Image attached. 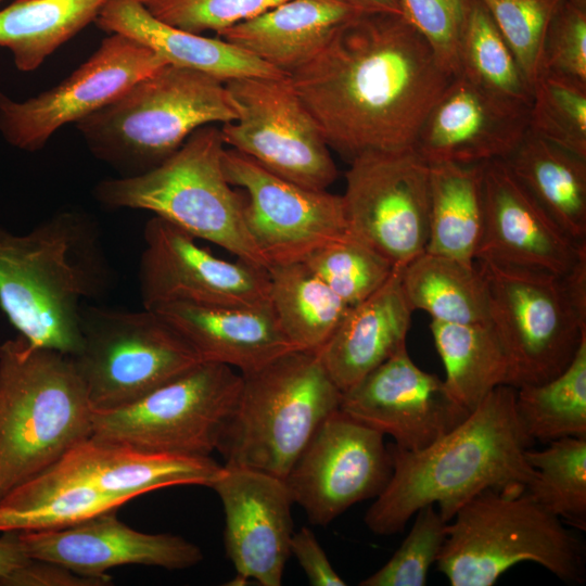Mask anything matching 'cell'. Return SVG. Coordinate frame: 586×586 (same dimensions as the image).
<instances>
[{"mask_svg": "<svg viewBox=\"0 0 586 586\" xmlns=\"http://www.w3.org/2000/svg\"><path fill=\"white\" fill-rule=\"evenodd\" d=\"M237 117L225 81L165 64L76 127L95 158L133 177L161 165L198 128Z\"/></svg>", "mask_w": 586, "mask_h": 586, "instance_id": "5b68a950", "label": "cell"}, {"mask_svg": "<svg viewBox=\"0 0 586 586\" xmlns=\"http://www.w3.org/2000/svg\"><path fill=\"white\" fill-rule=\"evenodd\" d=\"M153 310L190 343L202 361L224 364L241 374L295 349L270 301L250 306L170 303Z\"/></svg>", "mask_w": 586, "mask_h": 586, "instance_id": "603a6c76", "label": "cell"}, {"mask_svg": "<svg viewBox=\"0 0 586 586\" xmlns=\"http://www.w3.org/2000/svg\"><path fill=\"white\" fill-rule=\"evenodd\" d=\"M534 477L526 493L563 523L586 530V437H562L525 450Z\"/></svg>", "mask_w": 586, "mask_h": 586, "instance_id": "d590c367", "label": "cell"}, {"mask_svg": "<svg viewBox=\"0 0 586 586\" xmlns=\"http://www.w3.org/2000/svg\"><path fill=\"white\" fill-rule=\"evenodd\" d=\"M505 161L558 226L586 244V160L527 131Z\"/></svg>", "mask_w": 586, "mask_h": 586, "instance_id": "f1b7e54d", "label": "cell"}, {"mask_svg": "<svg viewBox=\"0 0 586 586\" xmlns=\"http://www.w3.org/2000/svg\"><path fill=\"white\" fill-rule=\"evenodd\" d=\"M528 111L457 75L422 123L413 150L429 165L506 160L528 131Z\"/></svg>", "mask_w": 586, "mask_h": 586, "instance_id": "44dd1931", "label": "cell"}, {"mask_svg": "<svg viewBox=\"0 0 586 586\" xmlns=\"http://www.w3.org/2000/svg\"><path fill=\"white\" fill-rule=\"evenodd\" d=\"M341 399L318 352L290 351L242 374L238 405L217 450L225 466L284 480Z\"/></svg>", "mask_w": 586, "mask_h": 586, "instance_id": "ba28073f", "label": "cell"}, {"mask_svg": "<svg viewBox=\"0 0 586 586\" xmlns=\"http://www.w3.org/2000/svg\"><path fill=\"white\" fill-rule=\"evenodd\" d=\"M293 555L308 582L314 586H345L346 582L332 568L326 552L308 527L294 532L290 542Z\"/></svg>", "mask_w": 586, "mask_h": 586, "instance_id": "bcb514c9", "label": "cell"}, {"mask_svg": "<svg viewBox=\"0 0 586 586\" xmlns=\"http://www.w3.org/2000/svg\"><path fill=\"white\" fill-rule=\"evenodd\" d=\"M362 13L400 14L397 0H343ZM402 15V14H400Z\"/></svg>", "mask_w": 586, "mask_h": 586, "instance_id": "c3c4849f", "label": "cell"}, {"mask_svg": "<svg viewBox=\"0 0 586 586\" xmlns=\"http://www.w3.org/2000/svg\"><path fill=\"white\" fill-rule=\"evenodd\" d=\"M412 309L400 284V268L365 301L348 308L318 352L342 393L407 346Z\"/></svg>", "mask_w": 586, "mask_h": 586, "instance_id": "d4e9b609", "label": "cell"}, {"mask_svg": "<svg viewBox=\"0 0 586 586\" xmlns=\"http://www.w3.org/2000/svg\"><path fill=\"white\" fill-rule=\"evenodd\" d=\"M383 437L340 409L319 425L284 479L311 524L326 525L383 491L392 473Z\"/></svg>", "mask_w": 586, "mask_h": 586, "instance_id": "2e32d148", "label": "cell"}, {"mask_svg": "<svg viewBox=\"0 0 586 586\" xmlns=\"http://www.w3.org/2000/svg\"><path fill=\"white\" fill-rule=\"evenodd\" d=\"M130 499L51 467L0 499V532L64 528L116 510Z\"/></svg>", "mask_w": 586, "mask_h": 586, "instance_id": "83f0119b", "label": "cell"}, {"mask_svg": "<svg viewBox=\"0 0 586 586\" xmlns=\"http://www.w3.org/2000/svg\"><path fill=\"white\" fill-rule=\"evenodd\" d=\"M543 74L586 86V10L568 0L560 1L549 22L543 49Z\"/></svg>", "mask_w": 586, "mask_h": 586, "instance_id": "ee69618b", "label": "cell"}, {"mask_svg": "<svg viewBox=\"0 0 586 586\" xmlns=\"http://www.w3.org/2000/svg\"><path fill=\"white\" fill-rule=\"evenodd\" d=\"M81 345L69 356L94 410L127 406L202 362L157 311L84 306Z\"/></svg>", "mask_w": 586, "mask_h": 586, "instance_id": "30bf717a", "label": "cell"}, {"mask_svg": "<svg viewBox=\"0 0 586 586\" xmlns=\"http://www.w3.org/2000/svg\"><path fill=\"white\" fill-rule=\"evenodd\" d=\"M568 1L583 10H586V0H568Z\"/></svg>", "mask_w": 586, "mask_h": 586, "instance_id": "681fc988", "label": "cell"}, {"mask_svg": "<svg viewBox=\"0 0 586 586\" xmlns=\"http://www.w3.org/2000/svg\"><path fill=\"white\" fill-rule=\"evenodd\" d=\"M97 224L63 211L30 231L0 228V306L30 344L74 356L84 302L109 284Z\"/></svg>", "mask_w": 586, "mask_h": 586, "instance_id": "3957f363", "label": "cell"}, {"mask_svg": "<svg viewBox=\"0 0 586 586\" xmlns=\"http://www.w3.org/2000/svg\"><path fill=\"white\" fill-rule=\"evenodd\" d=\"M512 51L532 92L542 76L545 37L561 0H480Z\"/></svg>", "mask_w": 586, "mask_h": 586, "instance_id": "ab89813d", "label": "cell"}, {"mask_svg": "<svg viewBox=\"0 0 586 586\" xmlns=\"http://www.w3.org/2000/svg\"><path fill=\"white\" fill-rule=\"evenodd\" d=\"M143 239L139 288L144 308L170 303L250 306L269 301L265 268L219 258L158 216L146 221Z\"/></svg>", "mask_w": 586, "mask_h": 586, "instance_id": "e0dca14e", "label": "cell"}, {"mask_svg": "<svg viewBox=\"0 0 586 586\" xmlns=\"http://www.w3.org/2000/svg\"><path fill=\"white\" fill-rule=\"evenodd\" d=\"M532 443L517 415L515 388L500 385L429 446L410 451L390 445V480L364 521L374 534L393 535L426 505L449 522L485 489L525 488L535 474L525 457Z\"/></svg>", "mask_w": 586, "mask_h": 586, "instance_id": "7a4b0ae2", "label": "cell"}, {"mask_svg": "<svg viewBox=\"0 0 586 586\" xmlns=\"http://www.w3.org/2000/svg\"><path fill=\"white\" fill-rule=\"evenodd\" d=\"M289 78L330 150L351 162L413 148L454 77L400 14L362 13Z\"/></svg>", "mask_w": 586, "mask_h": 586, "instance_id": "6da1fadb", "label": "cell"}, {"mask_svg": "<svg viewBox=\"0 0 586 586\" xmlns=\"http://www.w3.org/2000/svg\"><path fill=\"white\" fill-rule=\"evenodd\" d=\"M269 301L295 349L319 352L349 306L304 263L270 265Z\"/></svg>", "mask_w": 586, "mask_h": 586, "instance_id": "d6a6232c", "label": "cell"}, {"mask_svg": "<svg viewBox=\"0 0 586 586\" xmlns=\"http://www.w3.org/2000/svg\"><path fill=\"white\" fill-rule=\"evenodd\" d=\"M342 195L348 231L403 268L425 251L430 165L413 148L349 162Z\"/></svg>", "mask_w": 586, "mask_h": 586, "instance_id": "4fadbf2b", "label": "cell"}, {"mask_svg": "<svg viewBox=\"0 0 586 586\" xmlns=\"http://www.w3.org/2000/svg\"><path fill=\"white\" fill-rule=\"evenodd\" d=\"M93 407L72 358L24 336L0 345V499L92 435Z\"/></svg>", "mask_w": 586, "mask_h": 586, "instance_id": "277c9868", "label": "cell"}, {"mask_svg": "<svg viewBox=\"0 0 586 586\" xmlns=\"http://www.w3.org/2000/svg\"><path fill=\"white\" fill-rule=\"evenodd\" d=\"M107 0H15L0 11V47L31 72L94 22Z\"/></svg>", "mask_w": 586, "mask_h": 586, "instance_id": "1f68e13d", "label": "cell"}, {"mask_svg": "<svg viewBox=\"0 0 586 586\" xmlns=\"http://www.w3.org/2000/svg\"><path fill=\"white\" fill-rule=\"evenodd\" d=\"M94 23L103 31L137 40L168 64L200 71L222 81L288 77L221 38H207L158 21L141 0H107Z\"/></svg>", "mask_w": 586, "mask_h": 586, "instance_id": "4316f807", "label": "cell"}, {"mask_svg": "<svg viewBox=\"0 0 586 586\" xmlns=\"http://www.w3.org/2000/svg\"><path fill=\"white\" fill-rule=\"evenodd\" d=\"M460 72L485 90L531 106L532 90L519 64L480 0H473L460 46Z\"/></svg>", "mask_w": 586, "mask_h": 586, "instance_id": "8d00e7d4", "label": "cell"}, {"mask_svg": "<svg viewBox=\"0 0 586 586\" xmlns=\"http://www.w3.org/2000/svg\"><path fill=\"white\" fill-rule=\"evenodd\" d=\"M360 14L343 0H286L217 35L289 76Z\"/></svg>", "mask_w": 586, "mask_h": 586, "instance_id": "484cf974", "label": "cell"}, {"mask_svg": "<svg viewBox=\"0 0 586 586\" xmlns=\"http://www.w3.org/2000/svg\"><path fill=\"white\" fill-rule=\"evenodd\" d=\"M211 488L225 512V549L235 570L230 585L280 586L294 533L285 481L224 464Z\"/></svg>", "mask_w": 586, "mask_h": 586, "instance_id": "ac0fdd59", "label": "cell"}, {"mask_svg": "<svg viewBox=\"0 0 586 586\" xmlns=\"http://www.w3.org/2000/svg\"><path fill=\"white\" fill-rule=\"evenodd\" d=\"M222 168L246 192L245 224L269 266L304 262L349 232L342 195L281 178L233 149H225Z\"/></svg>", "mask_w": 586, "mask_h": 586, "instance_id": "9a60e30c", "label": "cell"}, {"mask_svg": "<svg viewBox=\"0 0 586 586\" xmlns=\"http://www.w3.org/2000/svg\"><path fill=\"white\" fill-rule=\"evenodd\" d=\"M112 577L79 574L62 564L29 558L23 565L0 577V586H107Z\"/></svg>", "mask_w": 586, "mask_h": 586, "instance_id": "f6af8a7d", "label": "cell"}, {"mask_svg": "<svg viewBox=\"0 0 586 586\" xmlns=\"http://www.w3.org/2000/svg\"><path fill=\"white\" fill-rule=\"evenodd\" d=\"M107 511L81 523L17 532L28 558L49 560L79 574L104 576L110 569L139 564L182 570L203 560L195 544L174 534L137 531Z\"/></svg>", "mask_w": 586, "mask_h": 586, "instance_id": "7402d4cb", "label": "cell"}, {"mask_svg": "<svg viewBox=\"0 0 586 586\" xmlns=\"http://www.w3.org/2000/svg\"><path fill=\"white\" fill-rule=\"evenodd\" d=\"M225 85L238 114L220 128L225 144L297 184L327 190L335 181L330 148L289 76L244 77Z\"/></svg>", "mask_w": 586, "mask_h": 586, "instance_id": "7c38bea8", "label": "cell"}, {"mask_svg": "<svg viewBox=\"0 0 586 586\" xmlns=\"http://www.w3.org/2000/svg\"><path fill=\"white\" fill-rule=\"evenodd\" d=\"M483 224L482 164L430 165L425 251L474 265Z\"/></svg>", "mask_w": 586, "mask_h": 586, "instance_id": "f546056e", "label": "cell"}, {"mask_svg": "<svg viewBox=\"0 0 586 586\" xmlns=\"http://www.w3.org/2000/svg\"><path fill=\"white\" fill-rule=\"evenodd\" d=\"M286 0H141L158 21L201 35L217 34Z\"/></svg>", "mask_w": 586, "mask_h": 586, "instance_id": "7bdbcfd3", "label": "cell"}, {"mask_svg": "<svg viewBox=\"0 0 586 586\" xmlns=\"http://www.w3.org/2000/svg\"><path fill=\"white\" fill-rule=\"evenodd\" d=\"M302 263L349 307L378 291L396 269L351 232L315 251Z\"/></svg>", "mask_w": 586, "mask_h": 586, "instance_id": "74e56055", "label": "cell"}, {"mask_svg": "<svg viewBox=\"0 0 586 586\" xmlns=\"http://www.w3.org/2000/svg\"><path fill=\"white\" fill-rule=\"evenodd\" d=\"M242 374L202 361L135 403L93 410L92 435L152 453L208 457L238 405Z\"/></svg>", "mask_w": 586, "mask_h": 586, "instance_id": "8fae6325", "label": "cell"}, {"mask_svg": "<svg viewBox=\"0 0 586 586\" xmlns=\"http://www.w3.org/2000/svg\"><path fill=\"white\" fill-rule=\"evenodd\" d=\"M484 224L475 259L566 275L586 254L515 178L505 160L482 163Z\"/></svg>", "mask_w": 586, "mask_h": 586, "instance_id": "ffe728a7", "label": "cell"}, {"mask_svg": "<svg viewBox=\"0 0 586 586\" xmlns=\"http://www.w3.org/2000/svg\"><path fill=\"white\" fill-rule=\"evenodd\" d=\"M224 145L220 128L205 125L154 169L103 179L94 186L93 196L109 208L152 212L195 239L267 269L269 265L245 224L244 198L225 176Z\"/></svg>", "mask_w": 586, "mask_h": 586, "instance_id": "52a82bcc", "label": "cell"}, {"mask_svg": "<svg viewBox=\"0 0 586 586\" xmlns=\"http://www.w3.org/2000/svg\"><path fill=\"white\" fill-rule=\"evenodd\" d=\"M515 410L533 443L586 437V337L558 375L515 388Z\"/></svg>", "mask_w": 586, "mask_h": 586, "instance_id": "e575fe53", "label": "cell"}, {"mask_svg": "<svg viewBox=\"0 0 586 586\" xmlns=\"http://www.w3.org/2000/svg\"><path fill=\"white\" fill-rule=\"evenodd\" d=\"M400 14L426 41L451 77L460 72V46L473 0H397Z\"/></svg>", "mask_w": 586, "mask_h": 586, "instance_id": "b9f144b4", "label": "cell"}, {"mask_svg": "<svg viewBox=\"0 0 586 586\" xmlns=\"http://www.w3.org/2000/svg\"><path fill=\"white\" fill-rule=\"evenodd\" d=\"M400 284L411 309L426 311L432 320L487 323L486 295L475 264L424 251L400 268Z\"/></svg>", "mask_w": 586, "mask_h": 586, "instance_id": "836d02e7", "label": "cell"}, {"mask_svg": "<svg viewBox=\"0 0 586 586\" xmlns=\"http://www.w3.org/2000/svg\"><path fill=\"white\" fill-rule=\"evenodd\" d=\"M525 561L563 582L585 579L584 546L565 523L524 487L488 488L448 522L436 565L453 586H491Z\"/></svg>", "mask_w": 586, "mask_h": 586, "instance_id": "8992f818", "label": "cell"}, {"mask_svg": "<svg viewBox=\"0 0 586 586\" xmlns=\"http://www.w3.org/2000/svg\"><path fill=\"white\" fill-rule=\"evenodd\" d=\"M52 467L131 499L180 485L211 487L224 470L208 457L152 453L90 436Z\"/></svg>", "mask_w": 586, "mask_h": 586, "instance_id": "cb8c5ba5", "label": "cell"}, {"mask_svg": "<svg viewBox=\"0 0 586 586\" xmlns=\"http://www.w3.org/2000/svg\"><path fill=\"white\" fill-rule=\"evenodd\" d=\"M168 64L137 40L110 34L69 76L23 102L0 92V132L13 146L35 152L62 126L114 102L132 85Z\"/></svg>", "mask_w": 586, "mask_h": 586, "instance_id": "5bb4252c", "label": "cell"}, {"mask_svg": "<svg viewBox=\"0 0 586 586\" xmlns=\"http://www.w3.org/2000/svg\"><path fill=\"white\" fill-rule=\"evenodd\" d=\"M430 329L445 368L444 386L467 416L496 387L508 385V361L488 323L432 320Z\"/></svg>", "mask_w": 586, "mask_h": 586, "instance_id": "4dcf8cb0", "label": "cell"}, {"mask_svg": "<svg viewBox=\"0 0 586 586\" xmlns=\"http://www.w3.org/2000/svg\"><path fill=\"white\" fill-rule=\"evenodd\" d=\"M391 559L360 586H423L447 536V525L435 505H426Z\"/></svg>", "mask_w": 586, "mask_h": 586, "instance_id": "60d3db41", "label": "cell"}, {"mask_svg": "<svg viewBox=\"0 0 586 586\" xmlns=\"http://www.w3.org/2000/svg\"><path fill=\"white\" fill-rule=\"evenodd\" d=\"M28 559L17 532H3L0 537V577L23 565Z\"/></svg>", "mask_w": 586, "mask_h": 586, "instance_id": "7dc6e473", "label": "cell"}, {"mask_svg": "<svg viewBox=\"0 0 586 586\" xmlns=\"http://www.w3.org/2000/svg\"><path fill=\"white\" fill-rule=\"evenodd\" d=\"M487 323L508 361V385L546 382L562 372L586 337V314L563 276L477 260Z\"/></svg>", "mask_w": 586, "mask_h": 586, "instance_id": "9c48e42d", "label": "cell"}, {"mask_svg": "<svg viewBox=\"0 0 586 586\" xmlns=\"http://www.w3.org/2000/svg\"><path fill=\"white\" fill-rule=\"evenodd\" d=\"M340 410L410 451L429 446L467 417L443 380L419 368L407 346L342 393Z\"/></svg>", "mask_w": 586, "mask_h": 586, "instance_id": "d6986e66", "label": "cell"}, {"mask_svg": "<svg viewBox=\"0 0 586 586\" xmlns=\"http://www.w3.org/2000/svg\"><path fill=\"white\" fill-rule=\"evenodd\" d=\"M528 131L586 160V86L543 74L532 92Z\"/></svg>", "mask_w": 586, "mask_h": 586, "instance_id": "f35d334b", "label": "cell"}]
</instances>
